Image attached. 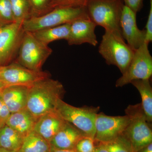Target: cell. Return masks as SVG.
Instances as JSON below:
<instances>
[{"instance_id":"obj_1","label":"cell","mask_w":152,"mask_h":152,"mask_svg":"<svg viewBox=\"0 0 152 152\" xmlns=\"http://www.w3.org/2000/svg\"><path fill=\"white\" fill-rule=\"evenodd\" d=\"M64 92L63 85L50 77L28 87L26 109L37 119L55 111L57 102Z\"/></svg>"},{"instance_id":"obj_2","label":"cell","mask_w":152,"mask_h":152,"mask_svg":"<svg viewBox=\"0 0 152 152\" xmlns=\"http://www.w3.org/2000/svg\"><path fill=\"white\" fill-rule=\"evenodd\" d=\"M123 0H87L86 7L89 18L97 26L121 36L120 20Z\"/></svg>"},{"instance_id":"obj_3","label":"cell","mask_w":152,"mask_h":152,"mask_svg":"<svg viewBox=\"0 0 152 152\" xmlns=\"http://www.w3.org/2000/svg\"><path fill=\"white\" fill-rule=\"evenodd\" d=\"M82 18H89L86 7H61L55 8L39 17H31L23 23L26 31L33 32L46 28L58 26Z\"/></svg>"},{"instance_id":"obj_4","label":"cell","mask_w":152,"mask_h":152,"mask_svg":"<svg viewBox=\"0 0 152 152\" xmlns=\"http://www.w3.org/2000/svg\"><path fill=\"white\" fill-rule=\"evenodd\" d=\"M99 52L108 65L116 66L123 74L129 64L134 51L126 43L122 36L105 31Z\"/></svg>"},{"instance_id":"obj_5","label":"cell","mask_w":152,"mask_h":152,"mask_svg":"<svg viewBox=\"0 0 152 152\" xmlns=\"http://www.w3.org/2000/svg\"><path fill=\"white\" fill-rule=\"evenodd\" d=\"M125 113L129 118V122L124 134L137 152L152 143V129L141 104L129 105L125 110Z\"/></svg>"},{"instance_id":"obj_6","label":"cell","mask_w":152,"mask_h":152,"mask_svg":"<svg viewBox=\"0 0 152 152\" xmlns=\"http://www.w3.org/2000/svg\"><path fill=\"white\" fill-rule=\"evenodd\" d=\"M99 109V107H77L60 99L57 102L56 111L66 122L73 125L87 137L94 139L95 121Z\"/></svg>"},{"instance_id":"obj_7","label":"cell","mask_w":152,"mask_h":152,"mask_svg":"<svg viewBox=\"0 0 152 152\" xmlns=\"http://www.w3.org/2000/svg\"><path fill=\"white\" fill-rule=\"evenodd\" d=\"M53 50L38 40L33 34L25 31L17 55L16 62L33 71H40Z\"/></svg>"},{"instance_id":"obj_8","label":"cell","mask_w":152,"mask_h":152,"mask_svg":"<svg viewBox=\"0 0 152 152\" xmlns=\"http://www.w3.org/2000/svg\"><path fill=\"white\" fill-rule=\"evenodd\" d=\"M148 45L144 43L134 52L129 64L116 82V87H122L135 80L150 79L152 75V57Z\"/></svg>"},{"instance_id":"obj_9","label":"cell","mask_w":152,"mask_h":152,"mask_svg":"<svg viewBox=\"0 0 152 152\" xmlns=\"http://www.w3.org/2000/svg\"><path fill=\"white\" fill-rule=\"evenodd\" d=\"M49 77L50 75L46 72L30 70L16 62L0 66V82L6 87L15 86L28 87Z\"/></svg>"},{"instance_id":"obj_10","label":"cell","mask_w":152,"mask_h":152,"mask_svg":"<svg viewBox=\"0 0 152 152\" xmlns=\"http://www.w3.org/2000/svg\"><path fill=\"white\" fill-rule=\"evenodd\" d=\"M24 33L23 23L0 25V66L10 64L17 56Z\"/></svg>"},{"instance_id":"obj_11","label":"cell","mask_w":152,"mask_h":152,"mask_svg":"<svg viewBox=\"0 0 152 152\" xmlns=\"http://www.w3.org/2000/svg\"><path fill=\"white\" fill-rule=\"evenodd\" d=\"M129 122L127 115L111 116L103 113L97 114L95 121V141L106 143L122 135Z\"/></svg>"},{"instance_id":"obj_12","label":"cell","mask_w":152,"mask_h":152,"mask_svg":"<svg viewBox=\"0 0 152 152\" xmlns=\"http://www.w3.org/2000/svg\"><path fill=\"white\" fill-rule=\"evenodd\" d=\"M120 27L124 39L135 50L145 42V30H140L137 23V13L124 5L120 20Z\"/></svg>"},{"instance_id":"obj_13","label":"cell","mask_w":152,"mask_h":152,"mask_svg":"<svg viewBox=\"0 0 152 152\" xmlns=\"http://www.w3.org/2000/svg\"><path fill=\"white\" fill-rule=\"evenodd\" d=\"M97 26L89 18L77 19L70 23L67 40L70 45L88 43L96 46L98 43L95 33Z\"/></svg>"},{"instance_id":"obj_14","label":"cell","mask_w":152,"mask_h":152,"mask_svg":"<svg viewBox=\"0 0 152 152\" xmlns=\"http://www.w3.org/2000/svg\"><path fill=\"white\" fill-rule=\"evenodd\" d=\"M66 122L56 111L50 112L38 118L33 131L50 142Z\"/></svg>"},{"instance_id":"obj_15","label":"cell","mask_w":152,"mask_h":152,"mask_svg":"<svg viewBox=\"0 0 152 152\" xmlns=\"http://www.w3.org/2000/svg\"><path fill=\"white\" fill-rule=\"evenodd\" d=\"M85 137L86 136L78 129L66 122L50 143L51 146L58 149H75L79 141Z\"/></svg>"},{"instance_id":"obj_16","label":"cell","mask_w":152,"mask_h":152,"mask_svg":"<svg viewBox=\"0 0 152 152\" xmlns=\"http://www.w3.org/2000/svg\"><path fill=\"white\" fill-rule=\"evenodd\" d=\"M28 92V87L11 86L3 90L0 97L12 113L26 108Z\"/></svg>"},{"instance_id":"obj_17","label":"cell","mask_w":152,"mask_h":152,"mask_svg":"<svg viewBox=\"0 0 152 152\" xmlns=\"http://www.w3.org/2000/svg\"><path fill=\"white\" fill-rule=\"evenodd\" d=\"M37 119L26 108L11 113L6 125L25 137L33 131Z\"/></svg>"},{"instance_id":"obj_18","label":"cell","mask_w":152,"mask_h":152,"mask_svg":"<svg viewBox=\"0 0 152 152\" xmlns=\"http://www.w3.org/2000/svg\"><path fill=\"white\" fill-rule=\"evenodd\" d=\"M70 23L46 28L31 32L35 37L45 45L61 39L67 40L69 35Z\"/></svg>"},{"instance_id":"obj_19","label":"cell","mask_w":152,"mask_h":152,"mask_svg":"<svg viewBox=\"0 0 152 152\" xmlns=\"http://www.w3.org/2000/svg\"><path fill=\"white\" fill-rule=\"evenodd\" d=\"M131 83L135 87L142 98L141 105L147 122H152V88L150 79L135 80Z\"/></svg>"},{"instance_id":"obj_20","label":"cell","mask_w":152,"mask_h":152,"mask_svg":"<svg viewBox=\"0 0 152 152\" xmlns=\"http://www.w3.org/2000/svg\"><path fill=\"white\" fill-rule=\"evenodd\" d=\"M50 142L33 131L25 137L17 152H50Z\"/></svg>"},{"instance_id":"obj_21","label":"cell","mask_w":152,"mask_h":152,"mask_svg":"<svg viewBox=\"0 0 152 152\" xmlns=\"http://www.w3.org/2000/svg\"><path fill=\"white\" fill-rule=\"evenodd\" d=\"M24 137L7 125L0 129V147L17 152L21 146Z\"/></svg>"},{"instance_id":"obj_22","label":"cell","mask_w":152,"mask_h":152,"mask_svg":"<svg viewBox=\"0 0 152 152\" xmlns=\"http://www.w3.org/2000/svg\"><path fill=\"white\" fill-rule=\"evenodd\" d=\"M15 23H23L31 17L28 0H10Z\"/></svg>"},{"instance_id":"obj_23","label":"cell","mask_w":152,"mask_h":152,"mask_svg":"<svg viewBox=\"0 0 152 152\" xmlns=\"http://www.w3.org/2000/svg\"><path fill=\"white\" fill-rule=\"evenodd\" d=\"M102 143L109 152H135L131 143L124 134L111 141Z\"/></svg>"},{"instance_id":"obj_24","label":"cell","mask_w":152,"mask_h":152,"mask_svg":"<svg viewBox=\"0 0 152 152\" xmlns=\"http://www.w3.org/2000/svg\"><path fill=\"white\" fill-rule=\"evenodd\" d=\"M31 9V17H39L47 13L52 8V0H28ZM31 18V17H30Z\"/></svg>"},{"instance_id":"obj_25","label":"cell","mask_w":152,"mask_h":152,"mask_svg":"<svg viewBox=\"0 0 152 152\" xmlns=\"http://www.w3.org/2000/svg\"><path fill=\"white\" fill-rule=\"evenodd\" d=\"M15 23L10 0H0V25Z\"/></svg>"},{"instance_id":"obj_26","label":"cell","mask_w":152,"mask_h":152,"mask_svg":"<svg viewBox=\"0 0 152 152\" xmlns=\"http://www.w3.org/2000/svg\"><path fill=\"white\" fill-rule=\"evenodd\" d=\"M95 143L94 139L86 136L79 141L75 150L77 152H93L96 146Z\"/></svg>"},{"instance_id":"obj_27","label":"cell","mask_w":152,"mask_h":152,"mask_svg":"<svg viewBox=\"0 0 152 152\" xmlns=\"http://www.w3.org/2000/svg\"><path fill=\"white\" fill-rule=\"evenodd\" d=\"M87 0H52V8L86 7Z\"/></svg>"},{"instance_id":"obj_28","label":"cell","mask_w":152,"mask_h":152,"mask_svg":"<svg viewBox=\"0 0 152 152\" xmlns=\"http://www.w3.org/2000/svg\"><path fill=\"white\" fill-rule=\"evenodd\" d=\"M145 43L149 44L152 41V0H150V9L145 26Z\"/></svg>"},{"instance_id":"obj_29","label":"cell","mask_w":152,"mask_h":152,"mask_svg":"<svg viewBox=\"0 0 152 152\" xmlns=\"http://www.w3.org/2000/svg\"><path fill=\"white\" fill-rule=\"evenodd\" d=\"M11 113L0 97V129L6 125Z\"/></svg>"},{"instance_id":"obj_30","label":"cell","mask_w":152,"mask_h":152,"mask_svg":"<svg viewBox=\"0 0 152 152\" xmlns=\"http://www.w3.org/2000/svg\"><path fill=\"white\" fill-rule=\"evenodd\" d=\"M124 5L137 13L143 7V0H123Z\"/></svg>"},{"instance_id":"obj_31","label":"cell","mask_w":152,"mask_h":152,"mask_svg":"<svg viewBox=\"0 0 152 152\" xmlns=\"http://www.w3.org/2000/svg\"><path fill=\"white\" fill-rule=\"evenodd\" d=\"M93 152H109L104 143H99L98 145H96Z\"/></svg>"},{"instance_id":"obj_32","label":"cell","mask_w":152,"mask_h":152,"mask_svg":"<svg viewBox=\"0 0 152 152\" xmlns=\"http://www.w3.org/2000/svg\"><path fill=\"white\" fill-rule=\"evenodd\" d=\"M50 152H77L75 149L62 150L53 147L51 146L50 151Z\"/></svg>"},{"instance_id":"obj_33","label":"cell","mask_w":152,"mask_h":152,"mask_svg":"<svg viewBox=\"0 0 152 152\" xmlns=\"http://www.w3.org/2000/svg\"><path fill=\"white\" fill-rule=\"evenodd\" d=\"M137 152H152V143L144 147Z\"/></svg>"},{"instance_id":"obj_34","label":"cell","mask_w":152,"mask_h":152,"mask_svg":"<svg viewBox=\"0 0 152 152\" xmlns=\"http://www.w3.org/2000/svg\"><path fill=\"white\" fill-rule=\"evenodd\" d=\"M6 87L2 83L0 82V94H1V93L2 92L3 90H4Z\"/></svg>"},{"instance_id":"obj_35","label":"cell","mask_w":152,"mask_h":152,"mask_svg":"<svg viewBox=\"0 0 152 152\" xmlns=\"http://www.w3.org/2000/svg\"><path fill=\"white\" fill-rule=\"evenodd\" d=\"M0 152H14L11 151H8V150L5 149L3 148L0 147Z\"/></svg>"}]
</instances>
